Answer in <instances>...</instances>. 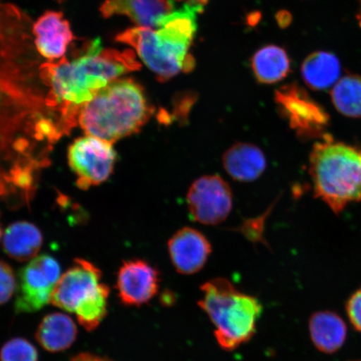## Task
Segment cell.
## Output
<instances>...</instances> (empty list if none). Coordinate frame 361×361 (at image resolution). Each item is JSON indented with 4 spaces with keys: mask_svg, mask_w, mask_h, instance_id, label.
Returning <instances> with one entry per match:
<instances>
[{
    "mask_svg": "<svg viewBox=\"0 0 361 361\" xmlns=\"http://www.w3.org/2000/svg\"><path fill=\"white\" fill-rule=\"evenodd\" d=\"M104 18L125 16L138 27L157 29L173 11L171 0H106L100 8Z\"/></svg>",
    "mask_w": 361,
    "mask_h": 361,
    "instance_id": "cell-14",
    "label": "cell"
},
{
    "mask_svg": "<svg viewBox=\"0 0 361 361\" xmlns=\"http://www.w3.org/2000/svg\"><path fill=\"white\" fill-rule=\"evenodd\" d=\"M346 312L352 326L361 333V288L349 298L346 304Z\"/></svg>",
    "mask_w": 361,
    "mask_h": 361,
    "instance_id": "cell-24",
    "label": "cell"
},
{
    "mask_svg": "<svg viewBox=\"0 0 361 361\" xmlns=\"http://www.w3.org/2000/svg\"><path fill=\"white\" fill-rule=\"evenodd\" d=\"M187 201L197 222L216 225L224 222L231 212L233 192L228 183L219 176H203L189 188Z\"/></svg>",
    "mask_w": 361,
    "mask_h": 361,
    "instance_id": "cell-10",
    "label": "cell"
},
{
    "mask_svg": "<svg viewBox=\"0 0 361 361\" xmlns=\"http://www.w3.org/2000/svg\"><path fill=\"white\" fill-rule=\"evenodd\" d=\"M252 69L261 84L277 83L286 78L290 71L288 54L277 45H268L259 49L252 58Z\"/></svg>",
    "mask_w": 361,
    "mask_h": 361,
    "instance_id": "cell-20",
    "label": "cell"
},
{
    "mask_svg": "<svg viewBox=\"0 0 361 361\" xmlns=\"http://www.w3.org/2000/svg\"><path fill=\"white\" fill-rule=\"evenodd\" d=\"M176 1L184 2V4H191V6L204 8L207 2H209V0H176Z\"/></svg>",
    "mask_w": 361,
    "mask_h": 361,
    "instance_id": "cell-26",
    "label": "cell"
},
{
    "mask_svg": "<svg viewBox=\"0 0 361 361\" xmlns=\"http://www.w3.org/2000/svg\"><path fill=\"white\" fill-rule=\"evenodd\" d=\"M171 264L180 274L191 275L204 267L212 252L211 243L197 229L183 228L169 241Z\"/></svg>",
    "mask_w": 361,
    "mask_h": 361,
    "instance_id": "cell-12",
    "label": "cell"
},
{
    "mask_svg": "<svg viewBox=\"0 0 361 361\" xmlns=\"http://www.w3.org/2000/svg\"><path fill=\"white\" fill-rule=\"evenodd\" d=\"M305 83L314 90H326L340 80L341 65L333 53L316 51L307 56L301 66Z\"/></svg>",
    "mask_w": 361,
    "mask_h": 361,
    "instance_id": "cell-18",
    "label": "cell"
},
{
    "mask_svg": "<svg viewBox=\"0 0 361 361\" xmlns=\"http://www.w3.org/2000/svg\"><path fill=\"white\" fill-rule=\"evenodd\" d=\"M33 31L36 48L49 61L64 57L68 45L74 39L69 22L61 12L44 13L35 23Z\"/></svg>",
    "mask_w": 361,
    "mask_h": 361,
    "instance_id": "cell-13",
    "label": "cell"
},
{
    "mask_svg": "<svg viewBox=\"0 0 361 361\" xmlns=\"http://www.w3.org/2000/svg\"><path fill=\"white\" fill-rule=\"evenodd\" d=\"M309 329L315 348L324 354L336 353L346 341V324L332 311L314 313L310 319Z\"/></svg>",
    "mask_w": 361,
    "mask_h": 361,
    "instance_id": "cell-16",
    "label": "cell"
},
{
    "mask_svg": "<svg viewBox=\"0 0 361 361\" xmlns=\"http://www.w3.org/2000/svg\"><path fill=\"white\" fill-rule=\"evenodd\" d=\"M0 361H38V352L30 341L15 338L3 345Z\"/></svg>",
    "mask_w": 361,
    "mask_h": 361,
    "instance_id": "cell-22",
    "label": "cell"
},
{
    "mask_svg": "<svg viewBox=\"0 0 361 361\" xmlns=\"http://www.w3.org/2000/svg\"><path fill=\"white\" fill-rule=\"evenodd\" d=\"M359 361H361V360H359Z\"/></svg>",
    "mask_w": 361,
    "mask_h": 361,
    "instance_id": "cell-29",
    "label": "cell"
},
{
    "mask_svg": "<svg viewBox=\"0 0 361 361\" xmlns=\"http://www.w3.org/2000/svg\"><path fill=\"white\" fill-rule=\"evenodd\" d=\"M200 290L198 305L213 324L221 348L233 350L250 341L263 313L261 302L224 278L211 279Z\"/></svg>",
    "mask_w": 361,
    "mask_h": 361,
    "instance_id": "cell-4",
    "label": "cell"
},
{
    "mask_svg": "<svg viewBox=\"0 0 361 361\" xmlns=\"http://www.w3.org/2000/svg\"><path fill=\"white\" fill-rule=\"evenodd\" d=\"M78 336V328L70 316L49 314L42 319L36 338L42 348L52 353L69 349Z\"/></svg>",
    "mask_w": 361,
    "mask_h": 361,
    "instance_id": "cell-19",
    "label": "cell"
},
{
    "mask_svg": "<svg viewBox=\"0 0 361 361\" xmlns=\"http://www.w3.org/2000/svg\"><path fill=\"white\" fill-rule=\"evenodd\" d=\"M279 113L301 139L327 137L329 116L324 108L297 83L283 85L275 92Z\"/></svg>",
    "mask_w": 361,
    "mask_h": 361,
    "instance_id": "cell-7",
    "label": "cell"
},
{
    "mask_svg": "<svg viewBox=\"0 0 361 361\" xmlns=\"http://www.w3.org/2000/svg\"><path fill=\"white\" fill-rule=\"evenodd\" d=\"M17 288L15 274L10 265L0 261V305L10 300Z\"/></svg>",
    "mask_w": 361,
    "mask_h": 361,
    "instance_id": "cell-23",
    "label": "cell"
},
{
    "mask_svg": "<svg viewBox=\"0 0 361 361\" xmlns=\"http://www.w3.org/2000/svg\"><path fill=\"white\" fill-rule=\"evenodd\" d=\"M358 21H359L360 26L361 27V11L358 16Z\"/></svg>",
    "mask_w": 361,
    "mask_h": 361,
    "instance_id": "cell-27",
    "label": "cell"
},
{
    "mask_svg": "<svg viewBox=\"0 0 361 361\" xmlns=\"http://www.w3.org/2000/svg\"><path fill=\"white\" fill-rule=\"evenodd\" d=\"M140 68L141 64L132 49H103L101 40H94L87 52L74 60L63 57L58 62L40 66V78L49 88L45 102L61 117L71 133L78 123L85 104L112 81Z\"/></svg>",
    "mask_w": 361,
    "mask_h": 361,
    "instance_id": "cell-1",
    "label": "cell"
},
{
    "mask_svg": "<svg viewBox=\"0 0 361 361\" xmlns=\"http://www.w3.org/2000/svg\"><path fill=\"white\" fill-rule=\"evenodd\" d=\"M102 276L101 270L90 261L75 259L59 279L51 303L66 312L76 314L94 302L108 299L110 288L102 283Z\"/></svg>",
    "mask_w": 361,
    "mask_h": 361,
    "instance_id": "cell-6",
    "label": "cell"
},
{
    "mask_svg": "<svg viewBox=\"0 0 361 361\" xmlns=\"http://www.w3.org/2000/svg\"><path fill=\"white\" fill-rule=\"evenodd\" d=\"M331 100L336 110L342 115L361 117V76L347 75L338 80L331 92Z\"/></svg>",
    "mask_w": 361,
    "mask_h": 361,
    "instance_id": "cell-21",
    "label": "cell"
},
{
    "mask_svg": "<svg viewBox=\"0 0 361 361\" xmlns=\"http://www.w3.org/2000/svg\"><path fill=\"white\" fill-rule=\"evenodd\" d=\"M61 276L58 261L51 255L36 256L23 268L17 283V313H33L51 303V296Z\"/></svg>",
    "mask_w": 361,
    "mask_h": 361,
    "instance_id": "cell-8",
    "label": "cell"
},
{
    "mask_svg": "<svg viewBox=\"0 0 361 361\" xmlns=\"http://www.w3.org/2000/svg\"><path fill=\"white\" fill-rule=\"evenodd\" d=\"M224 169L238 182L258 179L267 166L264 153L250 143H237L228 148L223 157Z\"/></svg>",
    "mask_w": 361,
    "mask_h": 361,
    "instance_id": "cell-15",
    "label": "cell"
},
{
    "mask_svg": "<svg viewBox=\"0 0 361 361\" xmlns=\"http://www.w3.org/2000/svg\"><path fill=\"white\" fill-rule=\"evenodd\" d=\"M153 114L142 85L117 79L81 108L78 123L89 135L111 144L137 133Z\"/></svg>",
    "mask_w": 361,
    "mask_h": 361,
    "instance_id": "cell-3",
    "label": "cell"
},
{
    "mask_svg": "<svg viewBox=\"0 0 361 361\" xmlns=\"http://www.w3.org/2000/svg\"><path fill=\"white\" fill-rule=\"evenodd\" d=\"M116 157L111 143L89 135L76 139L68 150V162L80 189L106 182L114 169Z\"/></svg>",
    "mask_w": 361,
    "mask_h": 361,
    "instance_id": "cell-9",
    "label": "cell"
},
{
    "mask_svg": "<svg viewBox=\"0 0 361 361\" xmlns=\"http://www.w3.org/2000/svg\"><path fill=\"white\" fill-rule=\"evenodd\" d=\"M159 273L147 262H125L117 274L116 290L125 305L142 306L150 302L159 290Z\"/></svg>",
    "mask_w": 361,
    "mask_h": 361,
    "instance_id": "cell-11",
    "label": "cell"
},
{
    "mask_svg": "<svg viewBox=\"0 0 361 361\" xmlns=\"http://www.w3.org/2000/svg\"><path fill=\"white\" fill-rule=\"evenodd\" d=\"M1 236H2V231H1V228H0V238H1Z\"/></svg>",
    "mask_w": 361,
    "mask_h": 361,
    "instance_id": "cell-28",
    "label": "cell"
},
{
    "mask_svg": "<svg viewBox=\"0 0 361 361\" xmlns=\"http://www.w3.org/2000/svg\"><path fill=\"white\" fill-rule=\"evenodd\" d=\"M310 175L316 196L340 214L351 202L361 201V149L333 141L315 144L310 153Z\"/></svg>",
    "mask_w": 361,
    "mask_h": 361,
    "instance_id": "cell-5",
    "label": "cell"
},
{
    "mask_svg": "<svg viewBox=\"0 0 361 361\" xmlns=\"http://www.w3.org/2000/svg\"><path fill=\"white\" fill-rule=\"evenodd\" d=\"M71 361H111L109 359L101 357V356H98L93 354L90 353H81L79 354L75 357L72 358Z\"/></svg>",
    "mask_w": 361,
    "mask_h": 361,
    "instance_id": "cell-25",
    "label": "cell"
},
{
    "mask_svg": "<svg viewBox=\"0 0 361 361\" xmlns=\"http://www.w3.org/2000/svg\"><path fill=\"white\" fill-rule=\"evenodd\" d=\"M203 8L184 4L165 16L157 29L134 27L116 36V42L132 47L158 80L168 81L180 72L194 69L189 53L197 30V15Z\"/></svg>",
    "mask_w": 361,
    "mask_h": 361,
    "instance_id": "cell-2",
    "label": "cell"
},
{
    "mask_svg": "<svg viewBox=\"0 0 361 361\" xmlns=\"http://www.w3.org/2000/svg\"><path fill=\"white\" fill-rule=\"evenodd\" d=\"M43 243L39 229L29 222H16L8 226L4 236V250L18 262L32 260Z\"/></svg>",
    "mask_w": 361,
    "mask_h": 361,
    "instance_id": "cell-17",
    "label": "cell"
}]
</instances>
